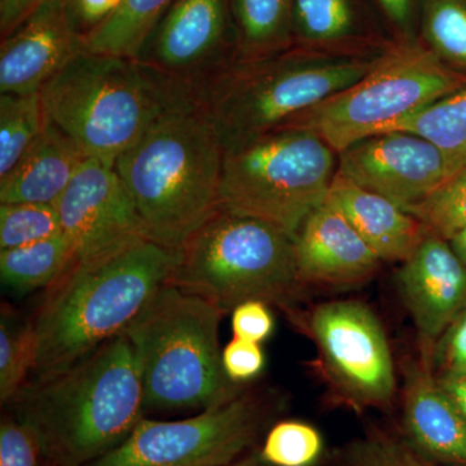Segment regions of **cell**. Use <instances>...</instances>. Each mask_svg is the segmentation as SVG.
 <instances>
[{"label": "cell", "instance_id": "18", "mask_svg": "<svg viewBox=\"0 0 466 466\" xmlns=\"http://www.w3.org/2000/svg\"><path fill=\"white\" fill-rule=\"evenodd\" d=\"M291 17L299 50L370 58L398 46L377 0H293Z\"/></svg>", "mask_w": 466, "mask_h": 466}, {"label": "cell", "instance_id": "19", "mask_svg": "<svg viewBox=\"0 0 466 466\" xmlns=\"http://www.w3.org/2000/svg\"><path fill=\"white\" fill-rule=\"evenodd\" d=\"M294 245L306 287H357L372 279L382 263L348 218L328 201L306 219Z\"/></svg>", "mask_w": 466, "mask_h": 466}, {"label": "cell", "instance_id": "3", "mask_svg": "<svg viewBox=\"0 0 466 466\" xmlns=\"http://www.w3.org/2000/svg\"><path fill=\"white\" fill-rule=\"evenodd\" d=\"M225 147L200 104L164 116L116 158L144 233L177 253L220 208Z\"/></svg>", "mask_w": 466, "mask_h": 466}, {"label": "cell", "instance_id": "17", "mask_svg": "<svg viewBox=\"0 0 466 466\" xmlns=\"http://www.w3.org/2000/svg\"><path fill=\"white\" fill-rule=\"evenodd\" d=\"M86 42L67 15L66 0H47L0 45V94L41 91Z\"/></svg>", "mask_w": 466, "mask_h": 466}, {"label": "cell", "instance_id": "27", "mask_svg": "<svg viewBox=\"0 0 466 466\" xmlns=\"http://www.w3.org/2000/svg\"><path fill=\"white\" fill-rule=\"evenodd\" d=\"M419 42L466 76V0H420Z\"/></svg>", "mask_w": 466, "mask_h": 466}, {"label": "cell", "instance_id": "29", "mask_svg": "<svg viewBox=\"0 0 466 466\" xmlns=\"http://www.w3.org/2000/svg\"><path fill=\"white\" fill-rule=\"evenodd\" d=\"M323 452V435L299 420L275 422L259 447L260 458L269 466H317Z\"/></svg>", "mask_w": 466, "mask_h": 466}, {"label": "cell", "instance_id": "10", "mask_svg": "<svg viewBox=\"0 0 466 466\" xmlns=\"http://www.w3.org/2000/svg\"><path fill=\"white\" fill-rule=\"evenodd\" d=\"M268 421L265 400L242 390L189 419L143 417L119 446L86 466H225L258 447Z\"/></svg>", "mask_w": 466, "mask_h": 466}, {"label": "cell", "instance_id": "38", "mask_svg": "<svg viewBox=\"0 0 466 466\" xmlns=\"http://www.w3.org/2000/svg\"><path fill=\"white\" fill-rule=\"evenodd\" d=\"M122 0H66L67 15L76 32L88 38L106 23Z\"/></svg>", "mask_w": 466, "mask_h": 466}, {"label": "cell", "instance_id": "41", "mask_svg": "<svg viewBox=\"0 0 466 466\" xmlns=\"http://www.w3.org/2000/svg\"><path fill=\"white\" fill-rule=\"evenodd\" d=\"M444 388L455 398V400L458 401L459 406L461 407L466 415V377L461 381L453 383V385L444 386Z\"/></svg>", "mask_w": 466, "mask_h": 466}, {"label": "cell", "instance_id": "36", "mask_svg": "<svg viewBox=\"0 0 466 466\" xmlns=\"http://www.w3.org/2000/svg\"><path fill=\"white\" fill-rule=\"evenodd\" d=\"M232 333L235 339L265 342L275 329V319L269 305L260 300H249L232 309Z\"/></svg>", "mask_w": 466, "mask_h": 466}, {"label": "cell", "instance_id": "16", "mask_svg": "<svg viewBox=\"0 0 466 466\" xmlns=\"http://www.w3.org/2000/svg\"><path fill=\"white\" fill-rule=\"evenodd\" d=\"M401 394L408 446L431 464L466 466V415L435 376L431 354L404 363Z\"/></svg>", "mask_w": 466, "mask_h": 466}, {"label": "cell", "instance_id": "9", "mask_svg": "<svg viewBox=\"0 0 466 466\" xmlns=\"http://www.w3.org/2000/svg\"><path fill=\"white\" fill-rule=\"evenodd\" d=\"M464 86L466 76L444 66L421 43L398 45L359 81L294 116L283 127L311 131L339 153L385 133L395 122Z\"/></svg>", "mask_w": 466, "mask_h": 466}, {"label": "cell", "instance_id": "1", "mask_svg": "<svg viewBox=\"0 0 466 466\" xmlns=\"http://www.w3.org/2000/svg\"><path fill=\"white\" fill-rule=\"evenodd\" d=\"M175 251L146 236L79 260L30 317L33 380L58 375L119 336L167 283Z\"/></svg>", "mask_w": 466, "mask_h": 466}, {"label": "cell", "instance_id": "13", "mask_svg": "<svg viewBox=\"0 0 466 466\" xmlns=\"http://www.w3.org/2000/svg\"><path fill=\"white\" fill-rule=\"evenodd\" d=\"M337 175L398 207H415L451 179L449 162L419 135H373L341 150Z\"/></svg>", "mask_w": 466, "mask_h": 466}, {"label": "cell", "instance_id": "11", "mask_svg": "<svg viewBox=\"0 0 466 466\" xmlns=\"http://www.w3.org/2000/svg\"><path fill=\"white\" fill-rule=\"evenodd\" d=\"M294 323L317 345L328 380L339 400L355 410L389 406L397 391V372L385 328L360 300L315 306Z\"/></svg>", "mask_w": 466, "mask_h": 466}, {"label": "cell", "instance_id": "43", "mask_svg": "<svg viewBox=\"0 0 466 466\" xmlns=\"http://www.w3.org/2000/svg\"><path fill=\"white\" fill-rule=\"evenodd\" d=\"M42 466H54V465H50V464H47V462L43 461V465Z\"/></svg>", "mask_w": 466, "mask_h": 466}, {"label": "cell", "instance_id": "6", "mask_svg": "<svg viewBox=\"0 0 466 466\" xmlns=\"http://www.w3.org/2000/svg\"><path fill=\"white\" fill-rule=\"evenodd\" d=\"M223 312L207 300L165 284L126 337L142 376L146 408L219 406L244 388L227 377L219 346Z\"/></svg>", "mask_w": 466, "mask_h": 466}, {"label": "cell", "instance_id": "30", "mask_svg": "<svg viewBox=\"0 0 466 466\" xmlns=\"http://www.w3.org/2000/svg\"><path fill=\"white\" fill-rule=\"evenodd\" d=\"M60 233L55 204H0V250L16 249Z\"/></svg>", "mask_w": 466, "mask_h": 466}, {"label": "cell", "instance_id": "25", "mask_svg": "<svg viewBox=\"0 0 466 466\" xmlns=\"http://www.w3.org/2000/svg\"><path fill=\"white\" fill-rule=\"evenodd\" d=\"M174 0H122L113 16L86 38V51L137 58Z\"/></svg>", "mask_w": 466, "mask_h": 466}, {"label": "cell", "instance_id": "33", "mask_svg": "<svg viewBox=\"0 0 466 466\" xmlns=\"http://www.w3.org/2000/svg\"><path fill=\"white\" fill-rule=\"evenodd\" d=\"M431 366L443 386L466 377V309L441 334L431 352Z\"/></svg>", "mask_w": 466, "mask_h": 466}, {"label": "cell", "instance_id": "20", "mask_svg": "<svg viewBox=\"0 0 466 466\" xmlns=\"http://www.w3.org/2000/svg\"><path fill=\"white\" fill-rule=\"evenodd\" d=\"M327 201L348 218L382 262H404L429 231L397 204L336 175Z\"/></svg>", "mask_w": 466, "mask_h": 466}, {"label": "cell", "instance_id": "22", "mask_svg": "<svg viewBox=\"0 0 466 466\" xmlns=\"http://www.w3.org/2000/svg\"><path fill=\"white\" fill-rule=\"evenodd\" d=\"M238 61L259 60L293 48V0H229Z\"/></svg>", "mask_w": 466, "mask_h": 466}, {"label": "cell", "instance_id": "8", "mask_svg": "<svg viewBox=\"0 0 466 466\" xmlns=\"http://www.w3.org/2000/svg\"><path fill=\"white\" fill-rule=\"evenodd\" d=\"M339 153L305 128L281 127L227 149L220 208L278 226L296 238L327 201Z\"/></svg>", "mask_w": 466, "mask_h": 466}, {"label": "cell", "instance_id": "37", "mask_svg": "<svg viewBox=\"0 0 466 466\" xmlns=\"http://www.w3.org/2000/svg\"><path fill=\"white\" fill-rule=\"evenodd\" d=\"M398 45L419 43L420 0H377Z\"/></svg>", "mask_w": 466, "mask_h": 466}, {"label": "cell", "instance_id": "14", "mask_svg": "<svg viewBox=\"0 0 466 466\" xmlns=\"http://www.w3.org/2000/svg\"><path fill=\"white\" fill-rule=\"evenodd\" d=\"M55 207L76 262L146 236L115 164L103 159L86 158Z\"/></svg>", "mask_w": 466, "mask_h": 466}, {"label": "cell", "instance_id": "31", "mask_svg": "<svg viewBox=\"0 0 466 466\" xmlns=\"http://www.w3.org/2000/svg\"><path fill=\"white\" fill-rule=\"evenodd\" d=\"M406 211L429 232L450 240L466 227V167L433 195Z\"/></svg>", "mask_w": 466, "mask_h": 466}, {"label": "cell", "instance_id": "40", "mask_svg": "<svg viewBox=\"0 0 466 466\" xmlns=\"http://www.w3.org/2000/svg\"><path fill=\"white\" fill-rule=\"evenodd\" d=\"M451 247L466 266V227L450 238Z\"/></svg>", "mask_w": 466, "mask_h": 466}, {"label": "cell", "instance_id": "5", "mask_svg": "<svg viewBox=\"0 0 466 466\" xmlns=\"http://www.w3.org/2000/svg\"><path fill=\"white\" fill-rule=\"evenodd\" d=\"M167 284L207 300L223 314L249 300L290 314L306 288L293 236L223 208L175 253Z\"/></svg>", "mask_w": 466, "mask_h": 466}, {"label": "cell", "instance_id": "39", "mask_svg": "<svg viewBox=\"0 0 466 466\" xmlns=\"http://www.w3.org/2000/svg\"><path fill=\"white\" fill-rule=\"evenodd\" d=\"M47 0H0V36L14 33Z\"/></svg>", "mask_w": 466, "mask_h": 466}, {"label": "cell", "instance_id": "2", "mask_svg": "<svg viewBox=\"0 0 466 466\" xmlns=\"http://www.w3.org/2000/svg\"><path fill=\"white\" fill-rule=\"evenodd\" d=\"M12 404L38 435L45 462L88 465L119 446L144 417L133 346L119 334L64 372L27 382Z\"/></svg>", "mask_w": 466, "mask_h": 466}, {"label": "cell", "instance_id": "21", "mask_svg": "<svg viewBox=\"0 0 466 466\" xmlns=\"http://www.w3.org/2000/svg\"><path fill=\"white\" fill-rule=\"evenodd\" d=\"M87 156L50 121L38 142L0 177V204H55Z\"/></svg>", "mask_w": 466, "mask_h": 466}, {"label": "cell", "instance_id": "4", "mask_svg": "<svg viewBox=\"0 0 466 466\" xmlns=\"http://www.w3.org/2000/svg\"><path fill=\"white\" fill-rule=\"evenodd\" d=\"M48 119L87 157L116 164L164 116L198 104L137 58L85 51L42 90Z\"/></svg>", "mask_w": 466, "mask_h": 466}, {"label": "cell", "instance_id": "12", "mask_svg": "<svg viewBox=\"0 0 466 466\" xmlns=\"http://www.w3.org/2000/svg\"><path fill=\"white\" fill-rule=\"evenodd\" d=\"M137 58L200 104L202 90L238 60L229 0H174Z\"/></svg>", "mask_w": 466, "mask_h": 466}, {"label": "cell", "instance_id": "42", "mask_svg": "<svg viewBox=\"0 0 466 466\" xmlns=\"http://www.w3.org/2000/svg\"><path fill=\"white\" fill-rule=\"evenodd\" d=\"M225 466H269L267 465L265 461H263L262 458L259 455V447L250 451L247 455L242 456L241 459L236 460L232 464L225 465Z\"/></svg>", "mask_w": 466, "mask_h": 466}, {"label": "cell", "instance_id": "44", "mask_svg": "<svg viewBox=\"0 0 466 466\" xmlns=\"http://www.w3.org/2000/svg\"><path fill=\"white\" fill-rule=\"evenodd\" d=\"M433 466H446V465H433Z\"/></svg>", "mask_w": 466, "mask_h": 466}, {"label": "cell", "instance_id": "34", "mask_svg": "<svg viewBox=\"0 0 466 466\" xmlns=\"http://www.w3.org/2000/svg\"><path fill=\"white\" fill-rule=\"evenodd\" d=\"M41 441L32 426L17 416H3L0 424V466H41Z\"/></svg>", "mask_w": 466, "mask_h": 466}, {"label": "cell", "instance_id": "28", "mask_svg": "<svg viewBox=\"0 0 466 466\" xmlns=\"http://www.w3.org/2000/svg\"><path fill=\"white\" fill-rule=\"evenodd\" d=\"M35 343L32 320L21 319L11 306L2 305L0 315V400L12 404L32 375Z\"/></svg>", "mask_w": 466, "mask_h": 466}, {"label": "cell", "instance_id": "15", "mask_svg": "<svg viewBox=\"0 0 466 466\" xmlns=\"http://www.w3.org/2000/svg\"><path fill=\"white\" fill-rule=\"evenodd\" d=\"M397 285L421 351L431 355L441 334L466 309V266L449 240L429 232L401 262Z\"/></svg>", "mask_w": 466, "mask_h": 466}, {"label": "cell", "instance_id": "24", "mask_svg": "<svg viewBox=\"0 0 466 466\" xmlns=\"http://www.w3.org/2000/svg\"><path fill=\"white\" fill-rule=\"evenodd\" d=\"M75 251L64 233L16 249L0 250V276L17 294L48 289L75 265Z\"/></svg>", "mask_w": 466, "mask_h": 466}, {"label": "cell", "instance_id": "7", "mask_svg": "<svg viewBox=\"0 0 466 466\" xmlns=\"http://www.w3.org/2000/svg\"><path fill=\"white\" fill-rule=\"evenodd\" d=\"M382 56L332 57L293 47L259 60H238L202 90L200 106L225 150L235 148L349 87Z\"/></svg>", "mask_w": 466, "mask_h": 466}, {"label": "cell", "instance_id": "32", "mask_svg": "<svg viewBox=\"0 0 466 466\" xmlns=\"http://www.w3.org/2000/svg\"><path fill=\"white\" fill-rule=\"evenodd\" d=\"M339 466H433L408 446L403 438L370 431L350 441L339 452Z\"/></svg>", "mask_w": 466, "mask_h": 466}, {"label": "cell", "instance_id": "26", "mask_svg": "<svg viewBox=\"0 0 466 466\" xmlns=\"http://www.w3.org/2000/svg\"><path fill=\"white\" fill-rule=\"evenodd\" d=\"M48 124L41 91L0 94V177L16 167Z\"/></svg>", "mask_w": 466, "mask_h": 466}, {"label": "cell", "instance_id": "35", "mask_svg": "<svg viewBox=\"0 0 466 466\" xmlns=\"http://www.w3.org/2000/svg\"><path fill=\"white\" fill-rule=\"evenodd\" d=\"M222 361L227 377L241 386L259 376L266 366L265 352L260 343L235 337L223 349Z\"/></svg>", "mask_w": 466, "mask_h": 466}, {"label": "cell", "instance_id": "23", "mask_svg": "<svg viewBox=\"0 0 466 466\" xmlns=\"http://www.w3.org/2000/svg\"><path fill=\"white\" fill-rule=\"evenodd\" d=\"M419 135L443 153L451 177L466 167V86L392 124L385 133Z\"/></svg>", "mask_w": 466, "mask_h": 466}]
</instances>
